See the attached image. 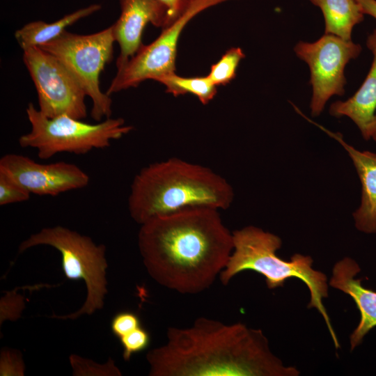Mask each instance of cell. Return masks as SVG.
I'll return each instance as SVG.
<instances>
[{"label": "cell", "mask_w": 376, "mask_h": 376, "mask_svg": "<svg viewBox=\"0 0 376 376\" xmlns=\"http://www.w3.org/2000/svg\"><path fill=\"white\" fill-rule=\"evenodd\" d=\"M230 0H194L186 11L173 24L163 29L153 42L142 45L137 53L117 70L106 93L111 95L146 79L175 72L177 47L180 36L186 24L203 10Z\"/></svg>", "instance_id": "cell-9"}, {"label": "cell", "mask_w": 376, "mask_h": 376, "mask_svg": "<svg viewBox=\"0 0 376 376\" xmlns=\"http://www.w3.org/2000/svg\"><path fill=\"white\" fill-rule=\"evenodd\" d=\"M123 357L129 361L132 355L146 350L150 343V334L142 326L119 338Z\"/></svg>", "instance_id": "cell-21"}, {"label": "cell", "mask_w": 376, "mask_h": 376, "mask_svg": "<svg viewBox=\"0 0 376 376\" xmlns=\"http://www.w3.org/2000/svg\"><path fill=\"white\" fill-rule=\"evenodd\" d=\"M115 38L112 26L88 35L64 31L40 46L72 73L92 100L91 117L96 121L110 118L112 101L100 87V75L113 57Z\"/></svg>", "instance_id": "cell-7"}, {"label": "cell", "mask_w": 376, "mask_h": 376, "mask_svg": "<svg viewBox=\"0 0 376 376\" xmlns=\"http://www.w3.org/2000/svg\"><path fill=\"white\" fill-rule=\"evenodd\" d=\"M320 8L325 19V34L351 40L353 27L363 20V13L356 0H310Z\"/></svg>", "instance_id": "cell-17"}, {"label": "cell", "mask_w": 376, "mask_h": 376, "mask_svg": "<svg viewBox=\"0 0 376 376\" xmlns=\"http://www.w3.org/2000/svg\"><path fill=\"white\" fill-rule=\"evenodd\" d=\"M360 271L357 263L347 257L335 264L329 281L331 287L352 298L360 312V321L350 337L351 351L376 327V292L363 287L361 280L355 278Z\"/></svg>", "instance_id": "cell-13"}, {"label": "cell", "mask_w": 376, "mask_h": 376, "mask_svg": "<svg viewBox=\"0 0 376 376\" xmlns=\"http://www.w3.org/2000/svg\"><path fill=\"white\" fill-rule=\"evenodd\" d=\"M245 57L240 47L229 49L212 65L207 77L215 86L228 84L236 77V70L240 61Z\"/></svg>", "instance_id": "cell-19"}, {"label": "cell", "mask_w": 376, "mask_h": 376, "mask_svg": "<svg viewBox=\"0 0 376 376\" xmlns=\"http://www.w3.org/2000/svg\"><path fill=\"white\" fill-rule=\"evenodd\" d=\"M294 49L309 66L313 86L311 114L318 116L332 95L344 94L345 67L349 61L359 55L361 47L352 40L325 34L312 43L301 41Z\"/></svg>", "instance_id": "cell-10"}, {"label": "cell", "mask_w": 376, "mask_h": 376, "mask_svg": "<svg viewBox=\"0 0 376 376\" xmlns=\"http://www.w3.org/2000/svg\"><path fill=\"white\" fill-rule=\"evenodd\" d=\"M38 245H48L58 250L61 255V266L65 278L72 281L83 280L86 286V298L79 310L64 316L54 315V318L75 320L103 308L107 293L106 269L108 267L104 244L97 245L88 236L56 226L44 228L31 235L19 244V252Z\"/></svg>", "instance_id": "cell-5"}, {"label": "cell", "mask_w": 376, "mask_h": 376, "mask_svg": "<svg viewBox=\"0 0 376 376\" xmlns=\"http://www.w3.org/2000/svg\"><path fill=\"white\" fill-rule=\"evenodd\" d=\"M24 367L19 352L10 349L1 351L0 375H24Z\"/></svg>", "instance_id": "cell-24"}, {"label": "cell", "mask_w": 376, "mask_h": 376, "mask_svg": "<svg viewBox=\"0 0 376 376\" xmlns=\"http://www.w3.org/2000/svg\"><path fill=\"white\" fill-rule=\"evenodd\" d=\"M23 61L35 85L38 110L48 118L87 116L86 94L76 78L55 56L39 47L23 50Z\"/></svg>", "instance_id": "cell-8"}, {"label": "cell", "mask_w": 376, "mask_h": 376, "mask_svg": "<svg viewBox=\"0 0 376 376\" xmlns=\"http://www.w3.org/2000/svg\"><path fill=\"white\" fill-rule=\"evenodd\" d=\"M233 250L226 267L219 274L224 285H227L237 274L252 270L263 275L269 289L283 286L285 281L297 278L306 285L310 292L308 308H315L322 316L335 347H340L322 299L328 297L326 275L312 267L308 256L293 255L290 261L279 258L276 251L281 246L276 235L260 228L246 226L233 232Z\"/></svg>", "instance_id": "cell-4"}, {"label": "cell", "mask_w": 376, "mask_h": 376, "mask_svg": "<svg viewBox=\"0 0 376 376\" xmlns=\"http://www.w3.org/2000/svg\"><path fill=\"white\" fill-rule=\"evenodd\" d=\"M219 210L199 207L152 217L138 234L148 274L181 294L208 289L226 267L233 250L231 233Z\"/></svg>", "instance_id": "cell-1"}, {"label": "cell", "mask_w": 376, "mask_h": 376, "mask_svg": "<svg viewBox=\"0 0 376 376\" xmlns=\"http://www.w3.org/2000/svg\"><path fill=\"white\" fill-rule=\"evenodd\" d=\"M165 345L146 354L150 376H297L270 350L260 329L198 318L188 328L171 327Z\"/></svg>", "instance_id": "cell-2"}, {"label": "cell", "mask_w": 376, "mask_h": 376, "mask_svg": "<svg viewBox=\"0 0 376 376\" xmlns=\"http://www.w3.org/2000/svg\"><path fill=\"white\" fill-rule=\"evenodd\" d=\"M30 195L21 185L0 173V205L26 201Z\"/></svg>", "instance_id": "cell-22"}, {"label": "cell", "mask_w": 376, "mask_h": 376, "mask_svg": "<svg viewBox=\"0 0 376 376\" xmlns=\"http://www.w3.org/2000/svg\"><path fill=\"white\" fill-rule=\"evenodd\" d=\"M366 45L373 54V60L363 83L346 101L333 103L329 112L336 117L350 118L359 128L363 137L368 140L369 127L376 110V29L368 36Z\"/></svg>", "instance_id": "cell-15"}, {"label": "cell", "mask_w": 376, "mask_h": 376, "mask_svg": "<svg viewBox=\"0 0 376 376\" xmlns=\"http://www.w3.org/2000/svg\"><path fill=\"white\" fill-rule=\"evenodd\" d=\"M119 3L120 17L111 25L115 41L120 47L116 61L118 70L143 45L141 38L147 24L162 29L169 26L166 8L158 0H119Z\"/></svg>", "instance_id": "cell-12"}, {"label": "cell", "mask_w": 376, "mask_h": 376, "mask_svg": "<svg viewBox=\"0 0 376 376\" xmlns=\"http://www.w3.org/2000/svg\"><path fill=\"white\" fill-rule=\"evenodd\" d=\"M70 363L75 376H120L122 375L119 368L114 361L109 358L104 364H99L88 359H84L77 354L69 357Z\"/></svg>", "instance_id": "cell-20"}, {"label": "cell", "mask_w": 376, "mask_h": 376, "mask_svg": "<svg viewBox=\"0 0 376 376\" xmlns=\"http://www.w3.org/2000/svg\"><path fill=\"white\" fill-rule=\"evenodd\" d=\"M368 136L369 139L372 138L375 141H376V115H375L374 118L369 127Z\"/></svg>", "instance_id": "cell-27"}, {"label": "cell", "mask_w": 376, "mask_h": 376, "mask_svg": "<svg viewBox=\"0 0 376 376\" xmlns=\"http://www.w3.org/2000/svg\"><path fill=\"white\" fill-rule=\"evenodd\" d=\"M100 8V4H92L68 14L52 23L40 20L29 22L15 32V38L22 50L39 47L59 37L66 31L68 26L93 14Z\"/></svg>", "instance_id": "cell-16"}, {"label": "cell", "mask_w": 376, "mask_h": 376, "mask_svg": "<svg viewBox=\"0 0 376 376\" xmlns=\"http://www.w3.org/2000/svg\"><path fill=\"white\" fill-rule=\"evenodd\" d=\"M233 198L231 185L210 168L170 158L143 167L134 176L128 210L141 225L152 217L188 208L226 210Z\"/></svg>", "instance_id": "cell-3"}, {"label": "cell", "mask_w": 376, "mask_h": 376, "mask_svg": "<svg viewBox=\"0 0 376 376\" xmlns=\"http://www.w3.org/2000/svg\"><path fill=\"white\" fill-rule=\"evenodd\" d=\"M360 5L363 14H368L376 19V0H356Z\"/></svg>", "instance_id": "cell-26"}, {"label": "cell", "mask_w": 376, "mask_h": 376, "mask_svg": "<svg viewBox=\"0 0 376 376\" xmlns=\"http://www.w3.org/2000/svg\"><path fill=\"white\" fill-rule=\"evenodd\" d=\"M156 81L166 86V93L175 97L190 93L196 96L203 104H207L217 94V86L207 76L183 77L171 72L159 77Z\"/></svg>", "instance_id": "cell-18"}, {"label": "cell", "mask_w": 376, "mask_h": 376, "mask_svg": "<svg viewBox=\"0 0 376 376\" xmlns=\"http://www.w3.org/2000/svg\"><path fill=\"white\" fill-rule=\"evenodd\" d=\"M141 326L139 315L129 311H120L115 314L110 324L112 334L118 339Z\"/></svg>", "instance_id": "cell-23"}, {"label": "cell", "mask_w": 376, "mask_h": 376, "mask_svg": "<svg viewBox=\"0 0 376 376\" xmlns=\"http://www.w3.org/2000/svg\"><path fill=\"white\" fill-rule=\"evenodd\" d=\"M26 112L31 130L19 138V145L36 149L38 157L42 159L60 152L84 155L93 149L109 147L111 141L122 138L133 129L120 118H107L96 124L66 115L48 118L32 102L29 103Z\"/></svg>", "instance_id": "cell-6"}, {"label": "cell", "mask_w": 376, "mask_h": 376, "mask_svg": "<svg viewBox=\"0 0 376 376\" xmlns=\"http://www.w3.org/2000/svg\"><path fill=\"white\" fill-rule=\"evenodd\" d=\"M0 173L9 177L30 194L57 196L82 189L89 176L74 164L58 162L40 164L26 156L6 154L0 159Z\"/></svg>", "instance_id": "cell-11"}, {"label": "cell", "mask_w": 376, "mask_h": 376, "mask_svg": "<svg viewBox=\"0 0 376 376\" xmlns=\"http://www.w3.org/2000/svg\"><path fill=\"white\" fill-rule=\"evenodd\" d=\"M166 8L169 25L177 20L194 0H158Z\"/></svg>", "instance_id": "cell-25"}, {"label": "cell", "mask_w": 376, "mask_h": 376, "mask_svg": "<svg viewBox=\"0 0 376 376\" xmlns=\"http://www.w3.org/2000/svg\"><path fill=\"white\" fill-rule=\"evenodd\" d=\"M302 116L338 141L348 152L361 183V205L353 214L356 228L366 233H376V154L355 149L344 141L340 133H333Z\"/></svg>", "instance_id": "cell-14"}]
</instances>
